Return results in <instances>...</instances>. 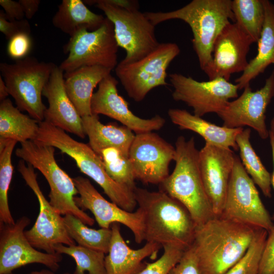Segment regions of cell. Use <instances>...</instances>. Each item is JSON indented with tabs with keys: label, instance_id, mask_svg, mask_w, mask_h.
Returning <instances> with one entry per match:
<instances>
[{
	"label": "cell",
	"instance_id": "obj_42",
	"mask_svg": "<svg viewBox=\"0 0 274 274\" xmlns=\"http://www.w3.org/2000/svg\"><path fill=\"white\" fill-rule=\"evenodd\" d=\"M27 19L32 18L39 10L40 4V0H19Z\"/></svg>",
	"mask_w": 274,
	"mask_h": 274
},
{
	"label": "cell",
	"instance_id": "obj_26",
	"mask_svg": "<svg viewBox=\"0 0 274 274\" xmlns=\"http://www.w3.org/2000/svg\"><path fill=\"white\" fill-rule=\"evenodd\" d=\"M263 1L265 18L257 42V53L248 62L242 75L235 80L238 90L249 85L252 80L263 73L269 65L274 63V4L268 0Z\"/></svg>",
	"mask_w": 274,
	"mask_h": 274
},
{
	"label": "cell",
	"instance_id": "obj_43",
	"mask_svg": "<svg viewBox=\"0 0 274 274\" xmlns=\"http://www.w3.org/2000/svg\"><path fill=\"white\" fill-rule=\"evenodd\" d=\"M9 95L6 83L1 76H0V100L1 101L7 99Z\"/></svg>",
	"mask_w": 274,
	"mask_h": 274
},
{
	"label": "cell",
	"instance_id": "obj_24",
	"mask_svg": "<svg viewBox=\"0 0 274 274\" xmlns=\"http://www.w3.org/2000/svg\"><path fill=\"white\" fill-rule=\"evenodd\" d=\"M112 70L102 66H83L64 74L67 94L81 117L92 115L94 89Z\"/></svg>",
	"mask_w": 274,
	"mask_h": 274
},
{
	"label": "cell",
	"instance_id": "obj_22",
	"mask_svg": "<svg viewBox=\"0 0 274 274\" xmlns=\"http://www.w3.org/2000/svg\"><path fill=\"white\" fill-rule=\"evenodd\" d=\"M112 237L108 255L105 256L106 274H134L145 265L142 261L147 257L155 259L160 245L146 242L141 248L132 249L124 240L120 231V224L111 226Z\"/></svg>",
	"mask_w": 274,
	"mask_h": 274
},
{
	"label": "cell",
	"instance_id": "obj_10",
	"mask_svg": "<svg viewBox=\"0 0 274 274\" xmlns=\"http://www.w3.org/2000/svg\"><path fill=\"white\" fill-rule=\"evenodd\" d=\"M118 45L114 25L107 18L94 31L83 29L70 37L63 47L67 57L59 68L65 73L83 66H100L112 71L118 64Z\"/></svg>",
	"mask_w": 274,
	"mask_h": 274
},
{
	"label": "cell",
	"instance_id": "obj_8",
	"mask_svg": "<svg viewBox=\"0 0 274 274\" xmlns=\"http://www.w3.org/2000/svg\"><path fill=\"white\" fill-rule=\"evenodd\" d=\"M56 66L28 56L13 63H0L1 76L17 108L39 122L44 120L47 109L42 101L43 91Z\"/></svg>",
	"mask_w": 274,
	"mask_h": 274
},
{
	"label": "cell",
	"instance_id": "obj_15",
	"mask_svg": "<svg viewBox=\"0 0 274 274\" xmlns=\"http://www.w3.org/2000/svg\"><path fill=\"white\" fill-rule=\"evenodd\" d=\"M176 151L171 144L153 131L135 134L129 150L135 179L143 184H161L169 176Z\"/></svg>",
	"mask_w": 274,
	"mask_h": 274
},
{
	"label": "cell",
	"instance_id": "obj_25",
	"mask_svg": "<svg viewBox=\"0 0 274 274\" xmlns=\"http://www.w3.org/2000/svg\"><path fill=\"white\" fill-rule=\"evenodd\" d=\"M82 119L84 131L89 139V145L98 155L102 149L113 147L128 156L135 135L131 130L113 123L104 124L96 115L92 114Z\"/></svg>",
	"mask_w": 274,
	"mask_h": 274
},
{
	"label": "cell",
	"instance_id": "obj_30",
	"mask_svg": "<svg viewBox=\"0 0 274 274\" xmlns=\"http://www.w3.org/2000/svg\"><path fill=\"white\" fill-rule=\"evenodd\" d=\"M63 219L68 234L78 245L108 253L112 237L111 228H91L72 214L64 216Z\"/></svg>",
	"mask_w": 274,
	"mask_h": 274
},
{
	"label": "cell",
	"instance_id": "obj_34",
	"mask_svg": "<svg viewBox=\"0 0 274 274\" xmlns=\"http://www.w3.org/2000/svg\"><path fill=\"white\" fill-rule=\"evenodd\" d=\"M17 143L0 140V224L15 222L9 208L8 193L13 172L12 154Z\"/></svg>",
	"mask_w": 274,
	"mask_h": 274
},
{
	"label": "cell",
	"instance_id": "obj_37",
	"mask_svg": "<svg viewBox=\"0 0 274 274\" xmlns=\"http://www.w3.org/2000/svg\"><path fill=\"white\" fill-rule=\"evenodd\" d=\"M32 45L30 34L19 33L9 40L7 47L8 55L16 61L22 59L29 53Z\"/></svg>",
	"mask_w": 274,
	"mask_h": 274
},
{
	"label": "cell",
	"instance_id": "obj_1",
	"mask_svg": "<svg viewBox=\"0 0 274 274\" xmlns=\"http://www.w3.org/2000/svg\"><path fill=\"white\" fill-rule=\"evenodd\" d=\"M258 229L221 216L197 226L192 245L200 274H225L246 253Z\"/></svg>",
	"mask_w": 274,
	"mask_h": 274
},
{
	"label": "cell",
	"instance_id": "obj_9",
	"mask_svg": "<svg viewBox=\"0 0 274 274\" xmlns=\"http://www.w3.org/2000/svg\"><path fill=\"white\" fill-rule=\"evenodd\" d=\"M180 53L176 43H160L140 59L128 63L120 61L115 68L116 75L128 96L140 102L153 89L167 85V68Z\"/></svg>",
	"mask_w": 274,
	"mask_h": 274
},
{
	"label": "cell",
	"instance_id": "obj_33",
	"mask_svg": "<svg viewBox=\"0 0 274 274\" xmlns=\"http://www.w3.org/2000/svg\"><path fill=\"white\" fill-rule=\"evenodd\" d=\"M56 253L66 254L72 257L76 262L73 274H106L105 254L79 245L66 246L57 244L55 246Z\"/></svg>",
	"mask_w": 274,
	"mask_h": 274
},
{
	"label": "cell",
	"instance_id": "obj_5",
	"mask_svg": "<svg viewBox=\"0 0 274 274\" xmlns=\"http://www.w3.org/2000/svg\"><path fill=\"white\" fill-rule=\"evenodd\" d=\"M39 124L38 132L33 141L52 146L68 155L82 173L101 187L112 202L126 211L133 212L137 205L133 191L110 177L101 158L89 145L74 140L63 130L45 121Z\"/></svg>",
	"mask_w": 274,
	"mask_h": 274
},
{
	"label": "cell",
	"instance_id": "obj_44",
	"mask_svg": "<svg viewBox=\"0 0 274 274\" xmlns=\"http://www.w3.org/2000/svg\"><path fill=\"white\" fill-rule=\"evenodd\" d=\"M269 137L270 139V143L271 147L272 160L273 163V170L272 175H271V185L274 189V136L271 133L269 132ZM272 219L274 220V212L272 217Z\"/></svg>",
	"mask_w": 274,
	"mask_h": 274
},
{
	"label": "cell",
	"instance_id": "obj_13",
	"mask_svg": "<svg viewBox=\"0 0 274 274\" xmlns=\"http://www.w3.org/2000/svg\"><path fill=\"white\" fill-rule=\"evenodd\" d=\"M169 77L174 88L173 99L192 108L193 114L198 117L217 114L230 99L238 97L237 85L222 78L199 82L179 73L170 74Z\"/></svg>",
	"mask_w": 274,
	"mask_h": 274
},
{
	"label": "cell",
	"instance_id": "obj_2",
	"mask_svg": "<svg viewBox=\"0 0 274 274\" xmlns=\"http://www.w3.org/2000/svg\"><path fill=\"white\" fill-rule=\"evenodd\" d=\"M133 192L138 208L143 212L146 242L185 250L192 245L197 226L183 204L161 190L150 191L136 187Z\"/></svg>",
	"mask_w": 274,
	"mask_h": 274
},
{
	"label": "cell",
	"instance_id": "obj_16",
	"mask_svg": "<svg viewBox=\"0 0 274 274\" xmlns=\"http://www.w3.org/2000/svg\"><path fill=\"white\" fill-rule=\"evenodd\" d=\"M236 99L229 101L217 115L223 126L236 128L248 126L257 131L262 139L269 136L265 123L266 109L274 97V71L266 79L264 86L253 91L250 84Z\"/></svg>",
	"mask_w": 274,
	"mask_h": 274
},
{
	"label": "cell",
	"instance_id": "obj_40",
	"mask_svg": "<svg viewBox=\"0 0 274 274\" xmlns=\"http://www.w3.org/2000/svg\"><path fill=\"white\" fill-rule=\"evenodd\" d=\"M258 274H274V225L268 233Z\"/></svg>",
	"mask_w": 274,
	"mask_h": 274
},
{
	"label": "cell",
	"instance_id": "obj_35",
	"mask_svg": "<svg viewBox=\"0 0 274 274\" xmlns=\"http://www.w3.org/2000/svg\"><path fill=\"white\" fill-rule=\"evenodd\" d=\"M267 236V230L258 229L246 253L225 274H258Z\"/></svg>",
	"mask_w": 274,
	"mask_h": 274
},
{
	"label": "cell",
	"instance_id": "obj_28",
	"mask_svg": "<svg viewBox=\"0 0 274 274\" xmlns=\"http://www.w3.org/2000/svg\"><path fill=\"white\" fill-rule=\"evenodd\" d=\"M39 122L24 114L7 98L0 104V139L20 143L35 141Z\"/></svg>",
	"mask_w": 274,
	"mask_h": 274
},
{
	"label": "cell",
	"instance_id": "obj_36",
	"mask_svg": "<svg viewBox=\"0 0 274 274\" xmlns=\"http://www.w3.org/2000/svg\"><path fill=\"white\" fill-rule=\"evenodd\" d=\"M163 249V254L159 259L152 263H147L142 269L134 274H168L186 250L171 245L165 246Z\"/></svg>",
	"mask_w": 274,
	"mask_h": 274
},
{
	"label": "cell",
	"instance_id": "obj_38",
	"mask_svg": "<svg viewBox=\"0 0 274 274\" xmlns=\"http://www.w3.org/2000/svg\"><path fill=\"white\" fill-rule=\"evenodd\" d=\"M168 274H200L198 259L192 245L185 250Z\"/></svg>",
	"mask_w": 274,
	"mask_h": 274
},
{
	"label": "cell",
	"instance_id": "obj_46",
	"mask_svg": "<svg viewBox=\"0 0 274 274\" xmlns=\"http://www.w3.org/2000/svg\"><path fill=\"white\" fill-rule=\"evenodd\" d=\"M269 132L274 136V117L272 119L270 122V129Z\"/></svg>",
	"mask_w": 274,
	"mask_h": 274
},
{
	"label": "cell",
	"instance_id": "obj_32",
	"mask_svg": "<svg viewBox=\"0 0 274 274\" xmlns=\"http://www.w3.org/2000/svg\"><path fill=\"white\" fill-rule=\"evenodd\" d=\"M110 177L118 184L133 191L136 187L133 167L129 157L117 148L102 149L99 155Z\"/></svg>",
	"mask_w": 274,
	"mask_h": 274
},
{
	"label": "cell",
	"instance_id": "obj_4",
	"mask_svg": "<svg viewBox=\"0 0 274 274\" xmlns=\"http://www.w3.org/2000/svg\"><path fill=\"white\" fill-rule=\"evenodd\" d=\"M231 0H193L182 8L166 12H147L145 14L155 25L180 19L190 27L193 48L203 71L212 58L214 43L224 27L234 22Z\"/></svg>",
	"mask_w": 274,
	"mask_h": 274
},
{
	"label": "cell",
	"instance_id": "obj_47",
	"mask_svg": "<svg viewBox=\"0 0 274 274\" xmlns=\"http://www.w3.org/2000/svg\"><path fill=\"white\" fill-rule=\"evenodd\" d=\"M63 274H72V273L66 272H64Z\"/></svg>",
	"mask_w": 274,
	"mask_h": 274
},
{
	"label": "cell",
	"instance_id": "obj_20",
	"mask_svg": "<svg viewBox=\"0 0 274 274\" xmlns=\"http://www.w3.org/2000/svg\"><path fill=\"white\" fill-rule=\"evenodd\" d=\"M234 156L231 149L208 143L199 150L201 178L215 216H220L224 209Z\"/></svg>",
	"mask_w": 274,
	"mask_h": 274
},
{
	"label": "cell",
	"instance_id": "obj_19",
	"mask_svg": "<svg viewBox=\"0 0 274 274\" xmlns=\"http://www.w3.org/2000/svg\"><path fill=\"white\" fill-rule=\"evenodd\" d=\"M118 84V80L111 74L99 83L91 98L92 114H102L114 119L135 134L158 130L163 127L165 120L159 115L149 119L134 115L130 110L128 102L119 94Z\"/></svg>",
	"mask_w": 274,
	"mask_h": 274
},
{
	"label": "cell",
	"instance_id": "obj_41",
	"mask_svg": "<svg viewBox=\"0 0 274 274\" xmlns=\"http://www.w3.org/2000/svg\"><path fill=\"white\" fill-rule=\"evenodd\" d=\"M0 5L3 8L9 20H21L24 19L25 17L24 12L19 1L0 0Z\"/></svg>",
	"mask_w": 274,
	"mask_h": 274
},
{
	"label": "cell",
	"instance_id": "obj_27",
	"mask_svg": "<svg viewBox=\"0 0 274 274\" xmlns=\"http://www.w3.org/2000/svg\"><path fill=\"white\" fill-rule=\"evenodd\" d=\"M102 15L90 11L81 0H63L52 18L53 26L70 37L83 29L94 31L103 23Z\"/></svg>",
	"mask_w": 274,
	"mask_h": 274
},
{
	"label": "cell",
	"instance_id": "obj_31",
	"mask_svg": "<svg viewBox=\"0 0 274 274\" xmlns=\"http://www.w3.org/2000/svg\"><path fill=\"white\" fill-rule=\"evenodd\" d=\"M231 9L234 22L254 43H257L264 21L263 1L233 0Z\"/></svg>",
	"mask_w": 274,
	"mask_h": 274
},
{
	"label": "cell",
	"instance_id": "obj_3",
	"mask_svg": "<svg viewBox=\"0 0 274 274\" xmlns=\"http://www.w3.org/2000/svg\"><path fill=\"white\" fill-rule=\"evenodd\" d=\"M176 165L172 174L159 185L161 190L183 204L196 226L215 216L202 182L199 152L195 139L179 136L175 143Z\"/></svg>",
	"mask_w": 274,
	"mask_h": 274
},
{
	"label": "cell",
	"instance_id": "obj_6",
	"mask_svg": "<svg viewBox=\"0 0 274 274\" xmlns=\"http://www.w3.org/2000/svg\"><path fill=\"white\" fill-rule=\"evenodd\" d=\"M83 2L101 10L113 24L118 45L126 51L122 62L140 59L160 44L155 36V26L145 13L139 11L138 1L87 0Z\"/></svg>",
	"mask_w": 274,
	"mask_h": 274
},
{
	"label": "cell",
	"instance_id": "obj_18",
	"mask_svg": "<svg viewBox=\"0 0 274 274\" xmlns=\"http://www.w3.org/2000/svg\"><path fill=\"white\" fill-rule=\"evenodd\" d=\"M253 43L235 22H230L217 37L212 60L203 71L209 80L222 78L229 81L232 74L247 68V55Z\"/></svg>",
	"mask_w": 274,
	"mask_h": 274
},
{
	"label": "cell",
	"instance_id": "obj_7",
	"mask_svg": "<svg viewBox=\"0 0 274 274\" xmlns=\"http://www.w3.org/2000/svg\"><path fill=\"white\" fill-rule=\"evenodd\" d=\"M55 148L33 141L21 143L15 151L16 155L39 170L50 187L49 202L61 215L72 214L84 224L92 226L94 220L76 204L78 194L73 178L57 164L54 156Z\"/></svg>",
	"mask_w": 274,
	"mask_h": 274
},
{
	"label": "cell",
	"instance_id": "obj_21",
	"mask_svg": "<svg viewBox=\"0 0 274 274\" xmlns=\"http://www.w3.org/2000/svg\"><path fill=\"white\" fill-rule=\"evenodd\" d=\"M63 72L56 66L43 90L49 103L44 121L84 139L86 135L82 119L67 94Z\"/></svg>",
	"mask_w": 274,
	"mask_h": 274
},
{
	"label": "cell",
	"instance_id": "obj_17",
	"mask_svg": "<svg viewBox=\"0 0 274 274\" xmlns=\"http://www.w3.org/2000/svg\"><path fill=\"white\" fill-rule=\"evenodd\" d=\"M73 179L79 194L75 197L76 205L84 211L89 210L100 228H110L115 223L122 224L131 231L137 244L145 241L144 216L140 208L134 212L126 211L106 200L88 179L78 176Z\"/></svg>",
	"mask_w": 274,
	"mask_h": 274
},
{
	"label": "cell",
	"instance_id": "obj_29",
	"mask_svg": "<svg viewBox=\"0 0 274 274\" xmlns=\"http://www.w3.org/2000/svg\"><path fill=\"white\" fill-rule=\"evenodd\" d=\"M251 129H244L236 138L240 159L246 171L254 183L267 197H271V175L262 164L250 141Z\"/></svg>",
	"mask_w": 274,
	"mask_h": 274
},
{
	"label": "cell",
	"instance_id": "obj_11",
	"mask_svg": "<svg viewBox=\"0 0 274 274\" xmlns=\"http://www.w3.org/2000/svg\"><path fill=\"white\" fill-rule=\"evenodd\" d=\"M255 184L239 158L235 155L225 204L220 216L251 227L264 229L268 233L274 224Z\"/></svg>",
	"mask_w": 274,
	"mask_h": 274
},
{
	"label": "cell",
	"instance_id": "obj_23",
	"mask_svg": "<svg viewBox=\"0 0 274 274\" xmlns=\"http://www.w3.org/2000/svg\"><path fill=\"white\" fill-rule=\"evenodd\" d=\"M171 121L181 129L192 131L202 137L206 143L217 147L238 150L237 135L244 128H229L212 123L186 110L169 109L167 112Z\"/></svg>",
	"mask_w": 274,
	"mask_h": 274
},
{
	"label": "cell",
	"instance_id": "obj_12",
	"mask_svg": "<svg viewBox=\"0 0 274 274\" xmlns=\"http://www.w3.org/2000/svg\"><path fill=\"white\" fill-rule=\"evenodd\" d=\"M34 167L20 160L17 169L26 184L31 189L38 200L40 211L32 227L25 231V235L30 244L36 249L45 252L55 253V246L76 245L68 234L63 217L50 204L43 194L37 180Z\"/></svg>",
	"mask_w": 274,
	"mask_h": 274
},
{
	"label": "cell",
	"instance_id": "obj_14",
	"mask_svg": "<svg viewBox=\"0 0 274 274\" xmlns=\"http://www.w3.org/2000/svg\"><path fill=\"white\" fill-rule=\"evenodd\" d=\"M30 223L29 218L22 216L14 224H0V274H11L32 263L44 265L54 271L59 268L61 254L39 251L26 237L24 229Z\"/></svg>",
	"mask_w": 274,
	"mask_h": 274
},
{
	"label": "cell",
	"instance_id": "obj_45",
	"mask_svg": "<svg viewBox=\"0 0 274 274\" xmlns=\"http://www.w3.org/2000/svg\"><path fill=\"white\" fill-rule=\"evenodd\" d=\"M28 274H55V271L48 269H43L40 270L32 271Z\"/></svg>",
	"mask_w": 274,
	"mask_h": 274
},
{
	"label": "cell",
	"instance_id": "obj_39",
	"mask_svg": "<svg viewBox=\"0 0 274 274\" xmlns=\"http://www.w3.org/2000/svg\"><path fill=\"white\" fill-rule=\"evenodd\" d=\"M0 31L7 40L19 33L30 34L31 27L27 19L10 21L3 10L0 11Z\"/></svg>",
	"mask_w": 274,
	"mask_h": 274
}]
</instances>
